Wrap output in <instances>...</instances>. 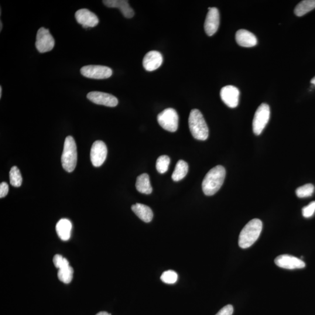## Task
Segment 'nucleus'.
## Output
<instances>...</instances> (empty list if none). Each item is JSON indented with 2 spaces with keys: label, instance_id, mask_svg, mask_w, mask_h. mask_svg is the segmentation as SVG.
<instances>
[{
  "label": "nucleus",
  "instance_id": "obj_1",
  "mask_svg": "<svg viewBox=\"0 0 315 315\" xmlns=\"http://www.w3.org/2000/svg\"><path fill=\"white\" fill-rule=\"evenodd\" d=\"M226 170L221 165L212 168L206 174L202 183V189L206 196H213L220 189L224 183Z\"/></svg>",
  "mask_w": 315,
  "mask_h": 315
},
{
  "label": "nucleus",
  "instance_id": "obj_2",
  "mask_svg": "<svg viewBox=\"0 0 315 315\" xmlns=\"http://www.w3.org/2000/svg\"><path fill=\"white\" fill-rule=\"evenodd\" d=\"M263 224L259 219L250 221L242 229L239 236V246L242 249L251 247L258 240L261 234Z\"/></svg>",
  "mask_w": 315,
  "mask_h": 315
},
{
  "label": "nucleus",
  "instance_id": "obj_3",
  "mask_svg": "<svg viewBox=\"0 0 315 315\" xmlns=\"http://www.w3.org/2000/svg\"><path fill=\"white\" fill-rule=\"evenodd\" d=\"M190 131L194 139L204 141L208 138L209 130L206 122L201 112L193 109L189 118Z\"/></svg>",
  "mask_w": 315,
  "mask_h": 315
},
{
  "label": "nucleus",
  "instance_id": "obj_4",
  "mask_svg": "<svg viewBox=\"0 0 315 315\" xmlns=\"http://www.w3.org/2000/svg\"><path fill=\"white\" fill-rule=\"evenodd\" d=\"M77 150L76 143L73 137L68 136L65 140L64 149L61 156V163L64 169L72 172L76 167Z\"/></svg>",
  "mask_w": 315,
  "mask_h": 315
},
{
  "label": "nucleus",
  "instance_id": "obj_5",
  "mask_svg": "<svg viewBox=\"0 0 315 315\" xmlns=\"http://www.w3.org/2000/svg\"><path fill=\"white\" fill-rule=\"evenodd\" d=\"M270 117V109L267 104H262L257 109L252 123L253 132L259 136L268 124Z\"/></svg>",
  "mask_w": 315,
  "mask_h": 315
},
{
  "label": "nucleus",
  "instance_id": "obj_6",
  "mask_svg": "<svg viewBox=\"0 0 315 315\" xmlns=\"http://www.w3.org/2000/svg\"><path fill=\"white\" fill-rule=\"evenodd\" d=\"M157 121L166 131L175 132L179 125V116L174 109L167 108L158 115Z\"/></svg>",
  "mask_w": 315,
  "mask_h": 315
},
{
  "label": "nucleus",
  "instance_id": "obj_7",
  "mask_svg": "<svg viewBox=\"0 0 315 315\" xmlns=\"http://www.w3.org/2000/svg\"><path fill=\"white\" fill-rule=\"evenodd\" d=\"M54 39L51 35L49 30L40 28L37 32L35 46L37 50L41 53L49 52L54 47Z\"/></svg>",
  "mask_w": 315,
  "mask_h": 315
},
{
  "label": "nucleus",
  "instance_id": "obj_8",
  "mask_svg": "<svg viewBox=\"0 0 315 315\" xmlns=\"http://www.w3.org/2000/svg\"><path fill=\"white\" fill-rule=\"evenodd\" d=\"M111 68L98 65H90L81 68V74L83 76L92 79H107L111 77L112 75Z\"/></svg>",
  "mask_w": 315,
  "mask_h": 315
},
{
  "label": "nucleus",
  "instance_id": "obj_9",
  "mask_svg": "<svg viewBox=\"0 0 315 315\" xmlns=\"http://www.w3.org/2000/svg\"><path fill=\"white\" fill-rule=\"evenodd\" d=\"M107 147L104 142H94L91 150V160L92 165L95 167L101 166L107 159Z\"/></svg>",
  "mask_w": 315,
  "mask_h": 315
},
{
  "label": "nucleus",
  "instance_id": "obj_10",
  "mask_svg": "<svg viewBox=\"0 0 315 315\" xmlns=\"http://www.w3.org/2000/svg\"><path fill=\"white\" fill-rule=\"evenodd\" d=\"M87 98L95 104L108 107H115L119 102L118 99L115 96L102 92H91L88 94Z\"/></svg>",
  "mask_w": 315,
  "mask_h": 315
},
{
  "label": "nucleus",
  "instance_id": "obj_11",
  "mask_svg": "<svg viewBox=\"0 0 315 315\" xmlns=\"http://www.w3.org/2000/svg\"><path fill=\"white\" fill-rule=\"evenodd\" d=\"M208 10L205 20L204 29L207 35L211 36L217 32L220 25V13L215 7L208 8Z\"/></svg>",
  "mask_w": 315,
  "mask_h": 315
},
{
  "label": "nucleus",
  "instance_id": "obj_12",
  "mask_svg": "<svg viewBox=\"0 0 315 315\" xmlns=\"http://www.w3.org/2000/svg\"><path fill=\"white\" fill-rule=\"evenodd\" d=\"M275 263L280 268L289 270L303 269L306 267V263L302 260L289 255L277 256Z\"/></svg>",
  "mask_w": 315,
  "mask_h": 315
},
{
  "label": "nucleus",
  "instance_id": "obj_13",
  "mask_svg": "<svg viewBox=\"0 0 315 315\" xmlns=\"http://www.w3.org/2000/svg\"><path fill=\"white\" fill-rule=\"evenodd\" d=\"M240 92L238 89L232 85H227L221 89L220 96L222 101L229 108L238 107Z\"/></svg>",
  "mask_w": 315,
  "mask_h": 315
},
{
  "label": "nucleus",
  "instance_id": "obj_14",
  "mask_svg": "<svg viewBox=\"0 0 315 315\" xmlns=\"http://www.w3.org/2000/svg\"><path fill=\"white\" fill-rule=\"evenodd\" d=\"M75 16L77 22L83 25L84 28H93L99 23L98 16L88 9L78 10Z\"/></svg>",
  "mask_w": 315,
  "mask_h": 315
},
{
  "label": "nucleus",
  "instance_id": "obj_15",
  "mask_svg": "<svg viewBox=\"0 0 315 315\" xmlns=\"http://www.w3.org/2000/svg\"><path fill=\"white\" fill-rule=\"evenodd\" d=\"M163 62V57L161 53L159 51H150L146 54L143 61L144 68L147 71H153L161 66Z\"/></svg>",
  "mask_w": 315,
  "mask_h": 315
},
{
  "label": "nucleus",
  "instance_id": "obj_16",
  "mask_svg": "<svg viewBox=\"0 0 315 315\" xmlns=\"http://www.w3.org/2000/svg\"><path fill=\"white\" fill-rule=\"evenodd\" d=\"M104 4L109 8H116L121 10L122 14L126 18H132L135 15L133 10L126 0H104Z\"/></svg>",
  "mask_w": 315,
  "mask_h": 315
},
{
  "label": "nucleus",
  "instance_id": "obj_17",
  "mask_svg": "<svg viewBox=\"0 0 315 315\" xmlns=\"http://www.w3.org/2000/svg\"><path fill=\"white\" fill-rule=\"evenodd\" d=\"M235 39L239 46L245 47H252L258 43L254 34L246 29H239L236 33Z\"/></svg>",
  "mask_w": 315,
  "mask_h": 315
},
{
  "label": "nucleus",
  "instance_id": "obj_18",
  "mask_svg": "<svg viewBox=\"0 0 315 315\" xmlns=\"http://www.w3.org/2000/svg\"><path fill=\"white\" fill-rule=\"evenodd\" d=\"M56 230L59 237L63 241L69 240L71 237L72 224L68 219L63 218L57 222Z\"/></svg>",
  "mask_w": 315,
  "mask_h": 315
},
{
  "label": "nucleus",
  "instance_id": "obj_19",
  "mask_svg": "<svg viewBox=\"0 0 315 315\" xmlns=\"http://www.w3.org/2000/svg\"><path fill=\"white\" fill-rule=\"evenodd\" d=\"M132 210L140 219L144 222H150L153 218V213L152 209L147 205L137 203L133 205Z\"/></svg>",
  "mask_w": 315,
  "mask_h": 315
},
{
  "label": "nucleus",
  "instance_id": "obj_20",
  "mask_svg": "<svg viewBox=\"0 0 315 315\" xmlns=\"http://www.w3.org/2000/svg\"><path fill=\"white\" fill-rule=\"evenodd\" d=\"M136 187L137 190H138L140 193L146 194L152 193L153 187L150 183L149 174L147 173L140 174V175L137 178Z\"/></svg>",
  "mask_w": 315,
  "mask_h": 315
},
{
  "label": "nucleus",
  "instance_id": "obj_21",
  "mask_svg": "<svg viewBox=\"0 0 315 315\" xmlns=\"http://www.w3.org/2000/svg\"><path fill=\"white\" fill-rule=\"evenodd\" d=\"M189 170V165L186 162L179 160L176 163L175 168L172 173V178L173 181H178L183 179Z\"/></svg>",
  "mask_w": 315,
  "mask_h": 315
},
{
  "label": "nucleus",
  "instance_id": "obj_22",
  "mask_svg": "<svg viewBox=\"0 0 315 315\" xmlns=\"http://www.w3.org/2000/svg\"><path fill=\"white\" fill-rule=\"evenodd\" d=\"M315 8V0H304L296 6L294 13L298 16H302Z\"/></svg>",
  "mask_w": 315,
  "mask_h": 315
},
{
  "label": "nucleus",
  "instance_id": "obj_23",
  "mask_svg": "<svg viewBox=\"0 0 315 315\" xmlns=\"http://www.w3.org/2000/svg\"><path fill=\"white\" fill-rule=\"evenodd\" d=\"M10 183L13 187H18L21 186L22 177L19 169L17 166H13L9 172Z\"/></svg>",
  "mask_w": 315,
  "mask_h": 315
},
{
  "label": "nucleus",
  "instance_id": "obj_24",
  "mask_svg": "<svg viewBox=\"0 0 315 315\" xmlns=\"http://www.w3.org/2000/svg\"><path fill=\"white\" fill-rule=\"evenodd\" d=\"M74 270L71 267L68 266L67 268L59 269L58 271V278L65 284H69L73 278Z\"/></svg>",
  "mask_w": 315,
  "mask_h": 315
},
{
  "label": "nucleus",
  "instance_id": "obj_25",
  "mask_svg": "<svg viewBox=\"0 0 315 315\" xmlns=\"http://www.w3.org/2000/svg\"><path fill=\"white\" fill-rule=\"evenodd\" d=\"M170 162V160L168 156H162L159 157L156 163V168L158 172L162 174L167 172Z\"/></svg>",
  "mask_w": 315,
  "mask_h": 315
},
{
  "label": "nucleus",
  "instance_id": "obj_26",
  "mask_svg": "<svg viewBox=\"0 0 315 315\" xmlns=\"http://www.w3.org/2000/svg\"><path fill=\"white\" fill-rule=\"evenodd\" d=\"M315 187L313 184H306L296 190V194L299 198L311 197L313 194Z\"/></svg>",
  "mask_w": 315,
  "mask_h": 315
},
{
  "label": "nucleus",
  "instance_id": "obj_27",
  "mask_svg": "<svg viewBox=\"0 0 315 315\" xmlns=\"http://www.w3.org/2000/svg\"><path fill=\"white\" fill-rule=\"evenodd\" d=\"M178 279L177 274L173 270H167L162 273L160 276V280L164 283L173 284L177 282Z\"/></svg>",
  "mask_w": 315,
  "mask_h": 315
},
{
  "label": "nucleus",
  "instance_id": "obj_28",
  "mask_svg": "<svg viewBox=\"0 0 315 315\" xmlns=\"http://www.w3.org/2000/svg\"><path fill=\"white\" fill-rule=\"evenodd\" d=\"M53 263L56 268L58 269H62L70 266L69 262L66 258L60 255H56L53 258Z\"/></svg>",
  "mask_w": 315,
  "mask_h": 315
},
{
  "label": "nucleus",
  "instance_id": "obj_29",
  "mask_svg": "<svg viewBox=\"0 0 315 315\" xmlns=\"http://www.w3.org/2000/svg\"><path fill=\"white\" fill-rule=\"evenodd\" d=\"M315 212V201L311 202L307 206L303 208V215L305 218L313 216Z\"/></svg>",
  "mask_w": 315,
  "mask_h": 315
},
{
  "label": "nucleus",
  "instance_id": "obj_30",
  "mask_svg": "<svg viewBox=\"0 0 315 315\" xmlns=\"http://www.w3.org/2000/svg\"><path fill=\"white\" fill-rule=\"evenodd\" d=\"M234 313V307L231 305H228L222 308L215 315H232Z\"/></svg>",
  "mask_w": 315,
  "mask_h": 315
},
{
  "label": "nucleus",
  "instance_id": "obj_31",
  "mask_svg": "<svg viewBox=\"0 0 315 315\" xmlns=\"http://www.w3.org/2000/svg\"><path fill=\"white\" fill-rule=\"evenodd\" d=\"M9 187L6 182H2L0 184V197L3 198L8 194Z\"/></svg>",
  "mask_w": 315,
  "mask_h": 315
},
{
  "label": "nucleus",
  "instance_id": "obj_32",
  "mask_svg": "<svg viewBox=\"0 0 315 315\" xmlns=\"http://www.w3.org/2000/svg\"><path fill=\"white\" fill-rule=\"evenodd\" d=\"M96 315H111V314H109L107 312H100Z\"/></svg>",
  "mask_w": 315,
  "mask_h": 315
},
{
  "label": "nucleus",
  "instance_id": "obj_33",
  "mask_svg": "<svg viewBox=\"0 0 315 315\" xmlns=\"http://www.w3.org/2000/svg\"><path fill=\"white\" fill-rule=\"evenodd\" d=\"M311 83L315 85V77L312 79Z\"/></svg>",
  "mask_w": 315,
  "mask_h": 315
},
{
  "label": "nucleus",
  "instance_id": "obj_34",
  "mask_svg": "<svg viewBox=\"0 0 315 315\" xmlns=\"http://www.w3.org/2000/svg\"><path fill=\"white\" fill-rule=\"evenodd\" d=\"M2 96V87H0V98H1Z\"/></svg>",
  "mask_w": 315,
  "mask_h": 315
},
{
  "label": "nucleus",
  "instance_id": "obj_35",
  "mask_svg": "<svg viewBox=\"0 0 315 315\" xmlns=\"http://www.w3.org/2000/svg\"><path fill=\"white\" fill-rule=\"evenodd\" d=\"M0 25H1V26H0V31H1L2 28V23L1 21L0 22Z\"/></svg>",
  "mask_w": 315,
  "mask_h": 315
}]
</instances>
